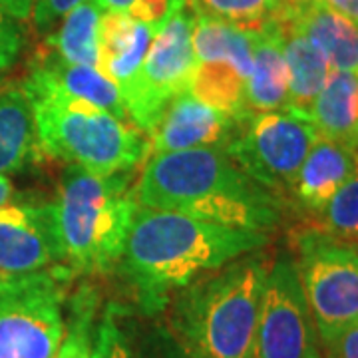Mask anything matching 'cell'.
Returning <instances> with one entry per match:
<instances>
[{"mask_svg":"<svg viewBox=\"0 0 358 358\" xmlns=\"http://www.w3.org/2000/svg\"><path fill=\"white\" fill-rule=\"evenodd\" d=\"M268 243V233L138 205L115 268L141 317L155 319L183 287Z\"/></svg>","mask_w":358,"mask_h":358,"instance_id":"cell-1","label":"cell"},{"mask_svg":"<svg viewBox=\"0 0 358 358\" xmlns=\"http://www.w3.org/2000/svg\"><path fill=\"white\" fill-rule=\"evenodd\" d=\"M134 197L140 207L268 235L281 227L287 213L285 197L213 148L148 155Z\"/></svg>","mask_w":358,"mask_h":358,"instance_id":"cell-2","label":"cell"},{"mask_svg":"<svg viewBox=\"0 0 358 358\" xmlns=\"http://www.w3.org/2000/svg\"><path fill=\"white\" fill-rule=\"evenodd\" d=\"M271 257H239L173 294L167 329L193 358H251Z\"/></svg>","mask_w":358,"mask_h":358,"instance_id":"cell-3","label":"cell"},{"mask_svg":"<svg viewBox=\"0 0 358 358\" xmlns=\"http://www.w3.org/2000/svg\"><path fill=\"white\" fill-rule=\"evenodd\" d=\"M34 115L40 152L68 166L110 176L136 169L150 154L140 129L108 110L66 94L38 66L22 78Z\"/></svg>","mask_w":358,"mask_h":358,"instance_id":"cell-4","label":"cell"},{"mask_svg":"<svg viewBox=\"0 0 358 358\" xmlns=\"http://www.w3.org/2000/svg\"><path fill=\"white\" fill-rule=\"evenodd\" d=\"M134 169L110 176L68 166L52 201L62 265L76 277L115 271L136 215Z\"/></svg>","mask_w":358,"mask_h":358,"instance_id":"cell-5","label":"cell"},{"mask_svg":"<svg viewBox=\"0 0 358 358\" xmlns=\"http://www.w3.org/2000/svg\"><path fill=\"white\" fill-rule=\"evenodd\" d=\"M66 265L0 281V358H54L64 336Z\"/></svg>","mask_w":358,"mask_h":358,"instance_id":"cell-6","label":"cell"},{"mask_svg":"<svg viewBox=\"0 0 358 358\" xmlns=\"http://www.w3.org/2000/svg\"><path fill=\"white\" fill-rule=\"evenodd\" d=\"M293 251L319 343L358 322V241L305 225L293 233Z\"/></svg>","mask_w":358,"mask_h":358,"instance_id":"cell-7","label":"cell"},{"mask_svg":"<svg viewBox=\"0 0 358 358\" xmlns=\"http://www.w3.org/2000/svg\"><path fill=\"white\" fill-rule=\"evenodd\" d=\"M193 14L185 0H171L134 88L124 98L129 124L152 136L169 102L187 92L195 56L192 46Z\"/></svg>","mask_w":358,"mask_h":358,"instance_id":"cell-8","label":"cell"},{"mask_svg":"<svg viewBox=\"0 0 358 358\" xmlns=\"http://www.w3.org/2000/svg\"><path fill=\"white\" fill-rule=\"evenodd\" d=\"M319 140L307 115L293 110L251 114L225 154L247 176L287 201L305 157Z\"/></svg>","mask_w":358,"mask_h":358,"instance_id":"cell-9","label":"cell"},{"mask_svg":"<svg viewBox=\"0 0 358 358\" xmlns=\"http://www.w3.org/2000/svg\"><path fill=\"white\" fill-rule=\"evenodd\" d=\"M192 46L195 66L187 92L221 112L247 120L245 88L253 68L251 28L193 14Z\"/></svg>","mask_w":358,"mask_h":358,"instance_id":"cell-10","label":"cell"},{"mask_svg":"<svg viewBox=\"0 0 358 358\" xmlns=\"http://www.w3.org/2000/svg\"><path fill=\"white\" fill-rule=\"evenodd\" d=\"M251 358H322L291 253L271 259Z\"/></svg>","mask_w":358,"mask_h":358,"instance_id":"cell-11","label":"cell"},{"mask_svg":"<svg viewBox=\"0 0 358 358\" xmlns=\"http://www.w3.org/2000/svg\"><path fill=\"white\" fill-rule=\"evenodd\" d=\"M62 265L52 201L0 205V281Z\"/></svg>","mask_w":358,"mask_h":358,"instance_id":"cell-12","label":"cell"},{"mask_svg":"<svg viewBox=\"0 0 358 358\" xmlns=\"http://www.w3.org/2000/svg\"><path fill=\"white\" fill-rule=\"evenodd\" d=\"M245 120L221 112L193 98L189 92L176 96L150 136V154L213 148L225 152L241 131Z\"/></svg>","mask_w":358,"mask_h":358,"instance_id":"cell-13","label":"cell"},{"mask_svg":"<svg viewBox=\"0 0 358 358\" xmlns=\"http://www.w3.org/2000/svg\"><path fill=\"white\" fill-rule=\"evenodd\" d=\"M159 26L126 13H102L98 70L117 86L122 100L134 88Z\"/></svg>","mask_w":358,"mask_h":358,"instance_id":"cell-14","label":"cell"},{"mask_svg":"<svg viewBox=\"0 0 358 358\" xmlns=\"http://www.w3.org/2000/svg\"><path fill=\"white\" fill-rule=\"evenodd\" d=\"M253 32V68L245 88L247 114L289 110V68L282 50V26L271 18Z\"/></svg>","mask_w":358,"mask_h":358,"instance_id":"cell-15","label":"cell"},{"mask_svg":"<svg viewBox=\"0 0 358 358\" xmlns=\"http://www.w3.org/2000/svg\"><path fill=\"white\" fill-rule=\"evenodd\" d=\"M355 167V150L319 136L296 173L291 201L305 215H317Z\"/></svg>","mask_w":358,"mask_h":358,"instance_id":"cell-16","label":"cell"},{"mask_svg":"<svg viewBox=\"0 0 358 358\" xmlns=\"http://www.w3.org/2000/svg\"><path fill=\"white\" fill-rule=\"evenodd\" d=\"M293 26L319 48L333 70L358 74V24L320 0H310L307 6L287 16H277Z\"/></svg>","mask_w":358,"mask_h":358,"instance_id":"cell-17","label":"cell"},{"mask_svg":"<svg viewBox=\"0 0 358 358\" xmlns=\"http://www.w3.org/2000/svg\"><path fill=\"white\" fill-rule=\"evenodd\" d=\"M34 115L22 80L0 76V173L20 171L38 159Z\"/></svg>","mask_w":358,"mask_h":358,"instance_id":"cell-18","label":"cell"},{"mask_svg":"<svg viewBox=\"0 0 358 358\" xmlns=\"http://www.w3.org/2000/svg\"><path fill=\"white\" fill-rule=\"evenodd\" d=\"M307 117L319 136L358 148V74L333 70L308 108Z\"/></svg>","mask_w":358,"mask_h":358,"instance_id":"cell-19","label":"cell"},{"mask_svg":"<svg viewBox=\"0 0 358 358\" xmlns=\"http://www.w3.org/2000/svg\"><path fill=\"white\" fill-rule=\"evenodd\" d=\"M279 22L282 26V50L289 68V110L307 115L333 68L327 56L305 34L282 20Z\"/></svg>","mask_w":358,"mask_h":358,"instance_id":"cell-20","label":"cell"},{"mask_svg":"<svg viewBox=\"0 0 358 358\" xmlns=\"http://www.w3.org/2000/svg\"><path fill=\"white\" fill-rule=\"evenodd\" d=\"M32 64L38 66L58 88L64 90L66 94L86 100L98 108L108 110L115 117L129 122L120 90L110 78L103 76L96 66L70 64L46 50H40Z\"/></svg>","mask_w":358,"mask_h":358,"instance_id":"cell-21","label":"cell"},{"mask_svg":"<svg viewBox=\"0 0 358 358\" xmlns=\"http://www.w3.org/2000/svg\"><path fill=\"white\" fill-rule=\"evenodd\" d=\"M102 13L96 0H84L48 32L44 50L70 64L98 68Z\"/></svg>","mask_w":358,"mask_h":358,"instance_id":"cell-22","label":"cell"},{"mask_svg":"<svg viewBox=\"0 0 358 358\" xmlns=\"http://www.w3.org/2000/svg\"><path fill=\"white\" fill-rule=\"evenodd\" d=\"M102 294L88 277H80L66 299L64 336L54 358H92Z\"/></svg>","mask_w":358,"mask_h":358,"instance_id":"cell-23","label":"cell"},{"mask_svg":"<svg viewBox=\"0 0 358 358\" xmlns=\"http://www.w3.org/2000/svg\"><path fill=\"white\" fill-rule=\"evenodd\" d=\"M307 225L341 239L358 241V148L348 179L317 215L308 217Z\"/></svg>","mask_w":358,"mask_h":358,"instance_id":"cell-24","label":"cell"},{"mask_svg":"<svg viewBox=\"0 0 358 358\" xmlns=\"http://www.w3.org/2000/svg\"><path fill=\"white\" fill-rule=\"evenodd\" d=\"M134 320L136 313L128 305L120 301H108L98 317L92 358H134Z\"/></svg>","mask_w":358,"mask_h":358,"instance_id":"cell-25","label":"cell"},{"mask_svg":"<svg viewBox=\"0 0 358 358\" xmlns=\"http://www.w3.org/2000/svg\"><path fill=\"white\" fill-rule=\"evenodd\" d=\"M195 14L213 16L241 28H259L271 20L277 10V0H185Z\"/></svg>","mask_w":358,"mask_h":358,"instance_id":"cell-26","label":"cell"},{"mask_svg":"<svg viewBox=\"0 0 358 358\" xmlns=\"http://www.w3.org/2000/svg\"><path fill=\"white\" fill-rule=\"evenodd\" d=\"M131 352L134 358H193L167 329V324L157 320H134Z\"/></svg>","mask_w":358,"mask_h":358,"instance_id":"cell-27","label":"cell"},{"mask_svg":"<svg viewBox=\"0 0 358 358\" xmlns=\"http://www.w3.org/2000/svg\"><path fill=\"white\" fill-rule=\"evenodd\" d=\"M26 46L22 22L0 8V72L10 70Z\"/></svg>","mask_w":358,"mask_h":358,"instance_id":"cell-28","label":"cell"},{"mask_svg":"<svg viewBox=\"0 0 358 358\" xmlns=\"http://www.w3.org/2000/svg\"><path fill=\"white\" fill-rule=\"evenodd\" d=\"M82 2L84 0H32V13H30L28 22L34 30L48 34L66 14Z\"/></svg>","mask_w":358,"mask_h":358,"instance_id":"cell-29","label":"cell"},{"mask_svg":"<svg viewBox=\"0 0 358 358\" xmlns=\"http://www.w3.org/2000/svg\"><path fill=\"white\" fill-rule=\"evenodd\" d=\"M327 358H358V322L327 341H320Z\"/></svg>","mask_w":358,"mask_h":358,"instance_id":"cell-30","label":"cell"},{"mask_svg":"<svg viewBox=\"0 0 358 358\" xmlns=\"http://www.w3.org/2000/svg\"><path fill=\"white\" fill-rule=\"evenodd\" d=\"M320 2H324L333 10L341 13L358 24V0H320Z\"/></svg>","mask_w":358,"mask_h":358,"instance_id":"cell-31","label":"cell"},{"mask_svg":"<svg viewBox=\"0 0 358 358\" xmlns=\"http://www.w3.org/2000/svg\"><path fill=\"white\" fill-rule=\"evenodd\" d=\"M103 13H128L134 0H96Z\"/></svg>","mask_w":358,"mask_h":358,"instance_id":"cell-32","label":"cell"},{"mask_svg":"<svg viewBox=\"0 0 358 358\" xmlns=\"http://www.w3.org/2000/svg\"><path fill=\"white\" fill-rule=\"evenodd\" d=\"M277 2H279V10L275 16H287V14H293L301 10L303 6H307L310 0H277Z\"/></svg>","mask_w":358,"mask_h":358,"instance_id":"cell-33","label":"cell"},{"mask_svg":"<svg viewBox=\"0 0 358 358\" xmlns=\"http://www.w3.org/2000/svg\"><path fill=\"white\" fill-rule=\"evenodd\" d=\"M14 185L10 179L0 173V205H6L14 201Z\"/></svg>","mask_w":358,"mask_h":358,"instance_id":"cell-34","label":"cell"}]
</instances>
